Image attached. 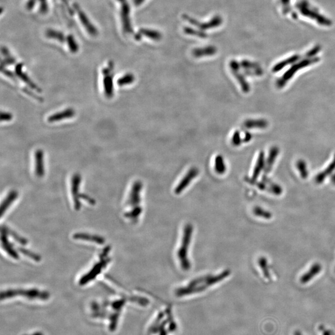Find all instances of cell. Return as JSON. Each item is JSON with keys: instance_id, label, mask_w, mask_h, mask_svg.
<instances>
[{"instance_id": "cell-1", "label": "cell", "mask_w": 335, "mask_h": 335, "mask_svg": "<svg viewBox=\"0 0 335 335\" xmlns=\"http://www.w3.org/2000/svg\"><path fill=\"white\" fill-rule=\"evenodd\" d=\"M192 230L191 224H188L185 226L181 245L177 252V258L180 262L182 269L185 271L189 270L191 268L190 261L188 258V251L191 240Z\"/></svg>"}, {"instance_id": "cell-2", "label": "cell", "mask_w": 335, "mask_h": 335, "mask_svg": "<svg viewBox=\"0 0 335 335\" xmlns=\"http://www.w3.org/2000/svg\"><path fill=\"white\" fill-rule=\"evenodd\" d=\"M319 61V59L314 58V59H307L303 60V61L299 62L298 64H295L293 65L292 67L289 68V70H287L285 73V75L277 80L276 85L277 87L283 88L285 86L286 83L291 78L294 76L295 73H296L297 71L301 69V68H305L306 66L311 65L312 64L316 63L317 62Z\"/></svg>"}, {"instance_id": "cell-3", "label": "cell", "mask_w": 335, "mask_h": 335, "mask_svg": "<svg viewBox=\"0 0 335 335\" xmlns=\"http://www.w3.org/2000/svg\"><path fill=\"white\" fill-rule=\"evenodd\" d=\"M23 296L29 297V299H39L46 300L48 299V293L41 292L36 289L31 290H8L6 292L1 293V299H7L8 297H12L15 296Z\"/></svg>"}, {"instance_id": "cell-4", "label": "cell", "mask_w": 335, "mask_h": 335, "mask_svg": "<svg viewBox=\"0 0 335 335\" xmlns=\"http://www.w3.org/2000/svg\"><path fill=\"white\" fill-rule=\"evenodd\" d=\"M112 64H110L108 68H103V75L104 92L106 97L111 98L114 95V84H113Z\"/></svg>"}, {"instance_id": "cell-5", "label": "cell", "mask_w": 335, "mask_h": 335, "mask_svg": "<svg viewBox=\"0 0 335 335\" xmlns=\"http://www.w3.org/2000/svg\"><path fill=\"white\" fill-rule=\"evenodd\" d=\"M199 170L196 167H192L188 171L187 174L183 177L178 185L175 188V192L176 194H179L182 191L190 185L191 181L199 175Z\"/></svg>"}, {"instance_id": "cell-6", "label": "cell", "mask_w": 335, "mask_h": 335, "mask_svg": "<svg viewBox=\"0 0 335 335\" xmlns=\"http://www.w3.org/2000/svg\"><path fill=\"white\" fill-rule=\"evenodd\" d=\"M299 7L300 9L301 12L303 15L307 16L310 18L316 19V21L318 22L319 24H323L324 26H330V24H332L331 21L321 16L316 11L312 10V9L308 7L307 4L302 3L299 4Z\"/></svg>"}, {"instance_id": "cell-7", "label": "cell", "mask_w": 335, "mask_h": 335, "mask_svg": "<svg viewBox=\"0 0 335 335\" xmlns=\"http://www.w3.org/2000/svg\"><path fill=\"white\" fill-rule=\"evenodd\" d=\"M75 112L72 108L66 109L62 112L55 113L48 117V123H53L56 122L61 121L62 120L72 118L75 116Z\"/></svg>"}, {"instance_id": "cell-8", "label": "cell", "mask_w": 335, "mask_h": 335, "mask_svg": "<svg viewBox=\"0 0 335 335\" xmlns=\"http://www.w3.org/2000/svg\"><path fill=\"white\" fill-rule=\"evenodd\" d=\"M143 188V183L141 181H137L132 186L131 192L128 204L131 206L137 205L141 201V192Z\"/></svg>"}, {"instance_id": "cell-9", "label": "cell", "mask_w": 335, "mask_h": 335, "mask_svg": "<svg viewBox=\"0 0 335 335\" xmlns=\"http://www.w3.org/2000/svg\"><path fill=\"white\" fill-rule=\"evenodd\" d=\"M23 64H19L16 66V75L17 77H19L20 79H21V80L24 81V83L27 84L30 87L33 89V90L37 91V92H41L42 91L41 89H40L38 86H37L34 83H33V82L31 80L30 78H29L28 75H26V73L23 72Z\"/></svg>"}, {"instance_id": "cell-10", "label": "cell", "mask_w": 335, "mask_h": 335, "mask_svg": "<svg viewBox=\"0 0 335 335\" xmlns=\"http://www.w3.org/2000/svg\"><path fill=\"white\" fill-rule=\"evenodd\" d=\"M75 7H76L77 14L79 15L81 23L84 26V27H85L86 31H87L90 34L93 35V36L96 35L97 34L96 29L95 28L92 23L89 21L88 17L86 16L85 13L83 12V11H82L80 8L78 7L77 6H75Z\"/></svg>"}, {"instance_id": "cell-11", "label": "cell", "mask_w": 335, "mask_h": 335, "mask_svg": "<svg viewBox=\"0 0 335 335\" xmlns=\"http://www.w3.org/2000/svg\"><path fill=\"white\" fill-rule=\"evenodd\" d=\"M81 177L80 175L75 174L73 175L72 179V191L73 198H74L75 207L77 209H79L80 207V204H79V200L78 199V194H79V191L80 185Z\"/></svg>"}, {"instance_id": "cell-12", "label": "cell", "mask_w": 335, "mask_h": 335, "mask_svg": "<svg viewBox=\"0 0 335 335\" xmlns=\"http://www.w3.org/2000/svg\"><path fill=\"white\" fill-rule=\"evenodd\" d=\"M35 174L38 177H43L44 175V152L41 149L37 150L35 153Z\"/></svg>"}, {"instance_id": "cell-13", "label": "cell", "mask_w": 335, "mask_h": 335, "mask_svg": "<svg viewBox=\"0 0 335 335\" xmlns=\"http://www.w3.org/2000/svg\"><path fill=\"white\" fill-rule=\"evenodd\" d=\"M206 288L207 287L205 286H198L197 287H189V286H187L186 287L179 288V289H177L175 294H176L177 297L186 296H188V295L203 292Z\"/></svg>"}, {"instance_id": "cell-14", "label": "cell", "mask_w": 335, "mask_h": 335, "mask_svg": "<svg viewBox=\"0 0 335 335\" xmlns=\"http://www.w3.org/2000/svg\"><path fill=\"white\" fill-rule=\"evenodd\" d=\"M321 266L320 264L316 263L311 266L310 270L306 272L303 276L301 277V283L305 284L309 282L311 279L314 278L316 275L319 274L321 271Z\"/></svg>"}, {"instance_id": "cell-15", "label": "cell", "mask_w": 335, "mask_h": 335, "mask_svg": "<svg viewBox=\"0 0 335 335\" xmlns=\"http://www.w3.org/2000/svg\"><path fill=\"white\" fill-rule=\"evenodd\" d=\"M265 153L261 152L259 153L256 165H255L254 172H253L252 179L256 180V179L258 178L259 175H260L261 171L263 170V168H265Z\"/></svg>"}, {"instance_id": "cell-16", "label": "cell", "mask_w": 335, "mask_h": 335, "mask_svg": "<svg viewBox=\"0 0 335 335\" xmlns=\"http://www.w3.org/2000/svg\"><path fill=\"white\" fill-rule=\"evenodd\" d=\"M122 4V19H123V23L124 29L126 31L129 32L130 31V25L128 17H129V10H128V6L126 0H121Z\"/></svg>"}, {"instance_id": "cell-17", "label": "cell", "mask_w": 335, "mask_h": 335, "mask_svg": "<svg viewBox=\"0 0 335 335\" xmlns=\"http://www.w3.org/2000/svg\"><path fill=\"white\" fill-rule=\"evenodd\" d=\"M279 150L278 148L274 146L270 150L269 156L268 157L267 160L266 161L265 173L269 174L271 171L272 166L274 165V161L276 160V157L279 154Z\"/></svg>"}, {"instance_id": "cell-18", "label": "cell", "mask_w": 335, "mask_h": 335, "mask_svg": "<svg viewBox=\"0 0 335 335\" xmlns=\"http://www.w3.org/2000/svg\"><path fill=\"white\" fill-rule=\"evenodd\" d=\"M243 126L248 129L250 128H264L268 126V122L263 119H248L244 122Z\"/></svg>"}, {"instance_id": "cell-19", "label": "cell", "mask_w": 335, "mask_h": 335, "mask_svg": "<svg viewBox=\"0 0 335 335\" xmlns=\"http://www.w3.org/2000/svg\"><path fill=\"white\" fill-rule=\"evenodd\" d=\"M233 75H234L235 79L239 82V86L242 90L243 92L247 93L250 91V86L245 77V75L238 71H232Z\"/></svg>"}, {"instance_id": "cell-20", "label": "cell", "mask_w": 335, "mask_h": 335, "mask_svg": "<svg viewBox=\"0 0 335 335\" xmlns=\"http://www.w3.org/2000/svg\"><path fill=\"white\" fill-rule=\"evenodd\" d=\"M335 170V155L334 159V161L330 164L329 166L323 172L320 173L317 175L316 177V182L317 184H320L325 180L326 177L331 175L334 171Z\"/></svg>"}, {"instance_id": "cell-21", "label": "cell", "mask_w": 335, "mask_h": 335, "mask_svg": "<svg viewBox=\"0 0 335 335\" xmlns=\"http://www.w3.org/2000/svg\"><path fill=\"white\" fill-rule=\"evenodd\" d=\"M214 170L217 174L220 175H223L227 171L225 160L221 155H217L215 158Z\"/></svg>"}, {"instance_id": "cell-22", "label": "cell", "mask_w": 335, "mask_h": 335, "mask_svg": "<svg viewBox=\"0 0 335 335\" xmlns=\"http://www.w3.org/2000/svg\"><path fill=\"white\" fill-rule=\"evenodd\" d=\"M299 58L298 55H295V56H292L289 59H286V61L279 62V64H276V65L272 68V72H279V71L285 68L286 66L289 65V64H293L294 62L297 61V59H299Z\"/></svg>"}, {"instance_id": "cell-23", "label": "cell", "mask_w": 335, "mask_h": 335, "mask_svg": "<svg viewBox=\"0 0 335 335\" xmlns=\"http://www.w3.org/2000/svg\"><path fill=\"white\" fill-rule=\"evenodd\" d=\"M135 76L132 73H127L117 80V84L119 86L130 85L135 81Z\"/></svg>"}, {"instance_id": "cell-24", "label": "cell", "mask_w": 335, "mask_h": 335, "mask_svg": "<svg viewBox=\"0 0 335 335\" xmlns=\"http://www.w3.org/2000/svg\"><path fill=\"white\" fill-rule=\"evenodd\" d=\"M263 181L266 184H268L269 185L268 187V191L270 192L273 193L274 194L276 195H281V193L283 192V190L279 185H276L274 183H272L271 181H270L269 179L265 176L263 177Z\"/></svg>"}, {"instance_id": "cell-25", "label": "cell", "mask_w": 335, "mask_h": 335, "mask_svg": "<svg viewBox=\"0 0 335 335\" xmlns=\"http://www.w3.org/2000/svg\"><path fill=\"white\" fill-rule=\"evenodd\" d=\"M17 196V193L16 191H13L11 192L10 194H8V197H6V199H5V200H4L1 206V215L3 214L4 212L6 211V210L7 209V208L9 207V206H10V204L13 203V201H14L15 199L16 198Z\"/></svg>"}, {"instance_id": "cell-26", "label": "cell", "mask_w": 335, "mask_h": 335, "mask_svg": "<svg viewBox=\"0 0 335 335\" xmlns=\"http://www.w3.org/2000/svg\"><path fill=\"white\" fill-rule=\"evenodd\" d=\"M216 52V50L214 48H199V49L195 50L193 52V55L196 57H202L205 56H210L213 55Z\"/></svg>"}, {"instance_id": "cell-27", "label": "cell", "mask_w": 335, "mask_h": 335, "mask_svg": "<svg viewBox=\"0 0 335 335\" xmlns=\"http://www.w3.org/2000/svg\"><path fill=\"white\" fill-rule=\"evenodd\" d=\"M165 312L166 317H167V319H166V320L168 321V324H169V328H168V330H169V332L172 333L176 331L177 329V325L176 323H175L174 317H173L172 310H171V308H166V310Z\"/></svg>"}, {"instance_id": "cell-28", "label": "cell", "mask_w": 335, "mask_h": 335, "mask_svg": "<svg viewBox=\"0 0 335 335\" xmlns=\"http://www.w3.org/2000/svg\"><path fill=\"white\" fill-rule=\"evenodd\" d=\"M254 212L255 216L263 217L266 219H270L272 217V214L270 212L259 207H255Z\"/></svg>"}, {"instance_id": "cell-29", "label": "cell", "mask_w": 335, "mask_h": 335, "mask_svg": "<svg viewBox=\"0 0 335 335\" xmlns=\"http://www.w3.org/2000/svg\"><path fill=\"white\" fill-rule=\"evenodd\" d=\"M297 168L300 172L301 176L303 178H307L308 176V172L307 169V166L304 161L300 160L297 163Z\"/></svg>"}, {"instance_id": "cell-30", "label": "cell", "mask_w": 335, "mask_h": 335, "mask_svg": "<svg viewBox=\"0 0 335 335\" xmlns=\"http://www.w3.org/2000/svg\"><path fill=\"white\" fill-rule=\"evenodd\" d=\"M259 265L260 266L261 269L263 271L264 276H265L266 278L270 279L271 277L270 272L266 259L265 258H261L259 259Z\"/></svg>"}, {"instance_id": "cell-31", "label": "cell", "mask_w": 335, "mask_h": 335, "mask_svg": "<svg viewBox=\"0 0 335 335\" xmlns=\"http://www.w3.org/2000/svg\"><path fill=\"white\" fill-rule=\"evenodd\" d=\"M76 238H79V239H87V240H90L93 241H95L98 243H101L104 242V239H101L99 237L92 236L90 235L86 234H79L75 235Z\"/></svg>"}, {"instance_id": "cell-32", "label": "cell", "mask_w": 335, "mask_h": 335, "mask_svg": "<svg viewBox=\"0 0 335 335\" xmlns=\"http://www.w3.org/2000/svg\"><path fill=\"white\" fill-rule=\"evenodd\" d=\"M231 142L232 145L235 146H239L243 143V139L241 138L240 132L239 130H236L233 134Z\"/></svg>"}, {"instance_id": "cell-33", "label": "cell", "mask_w": 335, "mask_h": 335, "mask_svg": "<svg viewBox=\"0 0 335 335\" xmlns=\"http://www.w3.org/2000/svg\"><path fill=\"white\" fill-rule=\"evenodd\" d=\"M47 35L50 38H54L58 40L60 42L64 41V37L63 34H61V32H57V31H54L52 30L48 31L47 32Z\"/></svg>"}, {"instance_id": "cell-34", "label": "cell", "mask_w": 335, "mask_h": 335, "mask_svg": "<svg viewBox=\"0 0 335 335\" xmlns=\"http://www.w3.org/2000/svg\"><path fill=\"white\" fill-rule=\"evenodd\" d=\"M67 43L71 52L76 53L79 50V46H78L76 42H75L74 39L71 35L67 37Z\"/></svg>"}, {"instance_id": "cell-35", "label": "cell", "mask_w": 335, "mask_h": 335, "mask_svg": "<svg viewBox=\"0 0 335 335\" xmlns=\"http://www.w3.org/2000/svg\"><path fill=\"white\" fill-rule=\"evenodd\" d=\"M165 316V312H160L158 316H157L156 319H155V321H154V323H153L152 325L150 326V327L148 330L154 329V328L157 327V326L160 325V324L162 322L161 321L163 320Z\"/></svg>"}, {"instance_id": "cell-36", "label": "cell", "mask_w": 335, "mask_h": 335, "mask_svg": "<svg viewBox=\"0 0 335 335\" xmlns=\"http://www.w3.org/2000/svg\"><path fill=\"white\" fill-rule=\"evenodd\" d=\"M168 324V321L167 320H164L162 321V322L158 326H157V327H155L154 328V329L152 330H148V332L150 333V334H158V333L162 331V330L165 329V328Z\"/></svg>"}, {"instance_id": "cell-37", "label": "cell", "mask_w": 335, "mask_h": 335, "mask_svg": "<svg viewBox=\"0 0 335 335\" xmlns=\"http://www.w3.org/2000/svg\"><path fill=\"white\" fill-rule=\"evenodd\" d=\"M141 207H137L136 208H135V209H133L131 212H128V214L126 215V216L129 217V218H132V219H134L133 218L135 219L137 218V217H138L140 216V215H141Z\"/></svg>"}, {"instance_id": "cell-38", "label": "cell", "mask_w": 335, "mask_h": 335, "mask_svg": "<svg viewBox=\"0 0 335 335\" xmlns=\"http://www.w3.org/2000/svg\"><path fill=\"white\" fill-rule=\"evenodd\" d=\"M13 119V115L12 113L8 112H2L1 113V121L2 122L10 121Z\"/></svg>"}, {"instance_id": "cell-39", "label": "cell", "mask_w": 335, "mask_h": 335, "mask_svg": "<svg viewBox=\"0 0 335 335\" xmlns=\"http://www.w3.org/2000/svg\"><path fill=\"white\" fill-rule=\"evenodd\" d=\"M1 72L4 73V75H6V76H7L9 78H11V79H12L13 80H15L16 79V75H15L14 73H13L12 72H11V71H9L6 69H2Z\"/></svg>"}, {"instance_id": "cell-40", "label": "cell", "mask_w": 335, "mask_h": 335, "mask_svg": "<svg viewBox=\"0 0 335 335\" xmlns=\"http://www.w3.org/2000/svg\"><path fill=\"white\" fill-rule=\"evenodd\" d=\"M319 330H320L322 335H333V333L329 331V330L326 329L325 327L323 325L320 326V327H319Z\"/></svg>"}, {"instance_id": "cell-41", "label": "cell", "mask_w": 335, "mask_h": 335, "mask_svg": "<svg viewBox=\"0 0 335 335\" xmlns=\"http://www.w3.org/2000/svg\"><path fill=\"white\" fill-rule=\"evenodd\" d=\"M24 92H26L29 95H30L31 96H32V97H34V98L37 99V100L39 101H42V99L41 97H39L36 96V95H35L34 93H33L32 92H31L30 90H28V89H24Z\"/></svg>"}, {"instance_id": "cell-42", "label": "cell", "mask_w": 335, "mask_h": 335, "mask_svg": "<svg viewBox=\"0 0 335 335\" xmlns=\"http://www.w3.org/2000/svg\"><path fill=\"white\" fill-rule=\"evenodd\" d=\"M252 137L250 132H246L243 139V143H248L252 139Z\"/></svg>"}, {"instance_id": "cell-43", "label": "cell", "mask_w": 335, "mask_h": 335, "mask_svg": "<svg viewBox=\"0 0 335 335\" xmlns=\"http://www.w3.org/2000/svg\"><path fill=\"white\" fill-rule=\"evenodd\" d=\"M159 335H168L167 330L164 329L159 333Z\"/></svg>"}, {"instance_id": "cell-44", "label": "cell", "mask_w": 335, "mask_h": 335, "mask_svg": "<svg viewBox=\"0 0 335 335\" xmlns=\"http://www.w3.org/2000/svg\"><path fill=\"white\" fill-rule=\"evenodd\" d=\"M331 181L332 183L335 185V174L332 175L331 177Z\"/></svg>"}, {"instance_id": "cell-45", "label": "cell", "mask_w": 335, "mask_h": 335, "mask_svg": "<svg viewBox=\"0 0 335 335\" xmlns=\"http://www.w3.org/2000/svg\"><path fill=\"white\" fill-rule=\"evenodd\" d=\"M281 1L285 5H287L289 3V0H281Z\"/></svg>"}, {"instance_id": "cell-46", "label": "cell", "mask_w": 335, "mask_h": 335, "mask_svg": "<svg viewBox=\"0 0 335 335\" xmlns=\"http://www.w3.org/2000/svg\"><path fill=\"white\" fill-rule=\"evenodd\" d=\"M41 1H43V6L44 8V10H46L47 5L45 3L46 0H41Z\"/></svg>"}, {"instance_id": "cell-47", "label": "cell", "mask_w": 335, "mask_h": 335, "mask_svg": "<svg viewBox=\"0 0 335 335\" xmlns=\"http://www.w3.org/2000/svg\"><path fill=\"white\" fill-rule=\"evenodd\" d=\"M294 335H302L301 332L299 331H296L294 333Z\"/></svg>"}, {"instance_id": "cell-48", "label": "cell", "mask_w": 335, "mask_h": 335, "mask_svg": "<svg viewBox=\"0 0 335 335\" xmlns=\"http://www.w3.org/2000/svg\"><path fill=\"white\" fill-rule=\"evenodd\" d=\"M31 335H43V334H41V333H36V334H34Z\"/></svg>"}, {"instance_id": "cell-49", "label": "cell", "mask_w": 335, "mask_h": 335, "mask_svg": "<svg viewBox=\"0 0 335 335\" xmlns=\"http://www.w3.org/2000/svg\"><path fill=\"white\" fill-rule=\"evenodd\" d=\"M333 335H335L334 334H333Z\"/></svg>"}]
</instances>
